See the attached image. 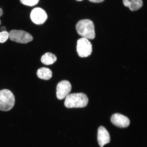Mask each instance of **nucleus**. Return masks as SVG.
I'll return each instance as SVG.
<instances>
[{
    "instance_id": "nucleus-1",
    "label": "nucleus",
    "mask_w": 147,
    "mask_h": 147,
    "mask_svg": "<svg viewBox=\"0 0 147 147\" xmlns=\"http://www.w3.org/2000/svg\"><path fill=\"white\" fill-rule=\"evenodd\" d=\"M89 100L83 93H74L66 97L64 105L68 108H84L87 105Z\"/></svg>"
},
{
    "instance_id": "nucleus-2",
    "label": "nucleus",
    "mask_w": 147,
    "mask_h": 147,
    "mask_svg": "<svg viewBox=\"0 0 147 147\" xmlns=\"http://www.w3.org/2000/svg\"><path fill=\"white\" fill-rule=\"evenodd\" d=\"M78 34L83 38L93 40L95 37L94 25L93 22L89 19L80 20L76 25Z\"/></svg>"
},
{
    "instance_id": "nucleus-3",
    "label": "nucleus",
    "mask_w": 147,
    "mask_h": 147,
    "mask_svg": "<svg viewBox=\"0 0 147 147\" xmlns=\"http://www.w3.org/2000/svg\"><path fill=\"white\" fill-rule=\"evenodd\" d=\"M15 103V99L11 92L7 89L0 91V110L9 111L13 108Z\"/></svg>"
},
{
    "instance_id": "nucleus-4",
    "label": "nucleus",
    "mask_w": 147,
    "mask_h": 147,
    "mask_svg": "<svg viewBox=\"0 0 147 147\" xmlns=\"http://www.w3.org/2000/svg\"><path fill=\"white\" fill-rule=\"evenodd\" d=\"M77 51L81 57H86L90 55L92 51V46L87 38H82L77 42Z\"/></svg>"
},
{
    "instance_id": "nucleus-5",
    "label": "nucleus",
    "mask_w": 147,
    "mask_h": 147,
    "mask_svg": "<svg viewBox=\"0 0 147 147\" xmlns=\"http://www.w3.org/2000/svg\"><path fill=\"white\" fill-rule=\"evenodd\" d=\"M9 37L12 41L18 43L26 44L32 41V36L23 30H13L9 33Z\"/></svg>"
},
{
    "instance_id": "nucleus-6",
    "label": "nucleus",
    "mask_w": 147,
    "mask_h": 147,
    "mask_svg": "<svg viewBox=\"0 0 147 147\" xmlns=\"http://www.w3.org/2000/svg\"><path fill=\"white\" fill-rule=\"evenodd\" d=\"M71 86L67 80L60 82L57 87L56 95L59 100H62L67 97L71 91Z\"/></svg>"
},
{
    "instance_id": "nucleus-7",
    "label": "nucleus",
    "mask_w": 147,
    "mask_h": 147,
    "mask_svg": "<svg viewBox=\"0 0 147 147\" xmlns=\"http://www.w3.org/2000/svg\"><path fill=\"white\" fill-rule=\"evenodd\" d=\"M47 13L41 8H35L31 13V19L33 23L37 25L43 24L47 20Z\"/></svg>"
},
{
    "instance_id": "nucleus-8",
    "label": "nucleus",
    "mask_w": 147,
    "mask_h": 147,
    "mask_svg": "<svg viewBox=\"0 0 147 147\" xmlns=\"http://www.w3.org/2000/svg\"><path fill=\"white\" fill-rule=\"evenodd\" d=\"M111 121L115 125L120 128L127 127L130 123L129 119L127 117L119 113H115L112 115Z\"/></svg>"
},
{
    "instance_id": "nucleus-9",
    "label": "nucleus",
    "mask_w": 147,
    "mask_h": 147,
    "mask_svg": "<svg viewBox=\"0 0 147 147\" xmlns=\"http://www.w3.org/2000/svg\"><path fill=\"white\" fill-rule=\"evenodd\" d=\"M97 140L101 147H103L105 145L110 142L109 134L103 126H100L98 129Z\"/></svg>"
},
{
    "instance_id": "nucleus-10",
    "label": "nucleus",
    "mask_w": 147,
    "mask_h": 147,
    "mask_svg": "<svg viewBox=\"0 0 147 147\" xmlns=\"http://www.w3.org/2000/svg\"><path fill=\"white\" fill-rule=\"evenodd\" d=\"M123 3L132 11L138 10L143 5L142 0H123Z\"/></svg>"
},
{
    "instance_id": "nucleus-11",
    "label": "nucleus",
    "mask_w": 147,
    "mask_h": 147,
    "mask_svg": "<svg viewBox=\"0 0 147 147\" xmlns=\"http://www.w3.org/2000/svg\"><path fill=\"white\" fill-rule=\"evenodd\" d=\"M38 78L45 80H48L52 78V72L50 69L46 67H42L37 72Z\"/></svg>"
},
{
    "instance_id": "nucleus-12",
    "label": "nucleus",
    "mask_w": 147,
    "mask_h": 147,
    "mask_svg": "<svg viewBox=\"0 0 147 147\" xmlns=\"http://www.w3.org/2000/svg\"><path fill=\"white\" fill-rule=\"evenodd\" d=\"M57 60V57L50 53H47L42 56L41 61L46 65H50L54 63Z\"/></svg>"
},
{
    "instance_id": "nucleus-13",
    "label": "nucleus",
    "mask_w": 147,
    "mask_h": 147,
    "mask_svg": "<svg viewBox=\"0 0 147 147\" xmlns=\"http://www.w3.org/2000/svg\"><path fill=\"white\" fill-rule=\"evenodd\" d=\"M22 4L29 6H33L36 5L39 0H20Z\"/></svg>"
},
{
    "instance_id": "nucleus-14",
    "label": "nucleus",
    "mask_w": 147,
    "mask_h": 147,
    "mask_svg": "<svg viewBox=\"0 0 147 147\" xmlns=\"http://www.w3.org/2000/svg\"><path fill=\"white\" fill-rule=\"evenodd\" d=\"M9 38V33L7 31L0 32V43H4Z\"/></svg>"
},
{
    "instance_id": "nucleus-15",
    "label": "nucleus",
    "mask_w": 147,
    "mask_h": 147,
    "mask_svg": "<svg viewBox=\"0 0 147 147\" xmlns=\"http://www.w3.org/2000/svg\"><path fill=\"white\" fill-rule=\"evenodd\" d=\"M89 1L92 3H100L104 1L105 0H89Z\"/></svg>"
},
{
    "instance_id": "nucleus-16",
    "label": "nucleus",
    "mask_w": 147,
    "mask_h": 147,
    "mask_svg": "<svg viewBox=\"0 0 147 147\" xmlns=\"http://www.w3.org/2000/svg\"><path fill=\"white\" fill-rule=\"evenodd\" d=\"M1 32H5V31H6V28H5V27L4 26L2 27L1 28Z\"/></svg>"
},
{
    "instance_id": "nucleus-17",
    "label": "nucleus",
    "mask_w": 147,
    "mask_h": 147,
    "mask_svg": "<svg viewBox=\"0 0 147 147\" xmlns=\"http://www.w3.org/2000/svg\"><path fill=\"white\" fill-rule=\"evenodd\" d=\"M3 12L2 9L0 8V16H1L3 15Z\"/></svg>"
},
{
    "instance_id": "nucleus-18",
    "label": "nucleus",
    "mask_w": 147,
    "mask_h": 147,
    "mask_svg": "<svg viewBox=\"0 0 147 147\" xmlns=\"http://www.w3.org/2000/svg\"><path fill=\"white\" fill-rule=\"evenodd\" d=\"M76 1H82L83 0H76Z\"/></svg>"
},
{
    "instance_id": "nucleus-19",
    "label": "nucleus",
    "mask_w": 147,
    "mask_h": 147,
    "mask_svg": "<svg viewBox=\"0 0 147 147\" xmlns=\"http://www.w3.org/2000/svg\"><path fill=\"white\" fill-rule=\"evenodd\" d=\"M0 24H1V21H0Z\"/></svg>"
}]
</instances>
